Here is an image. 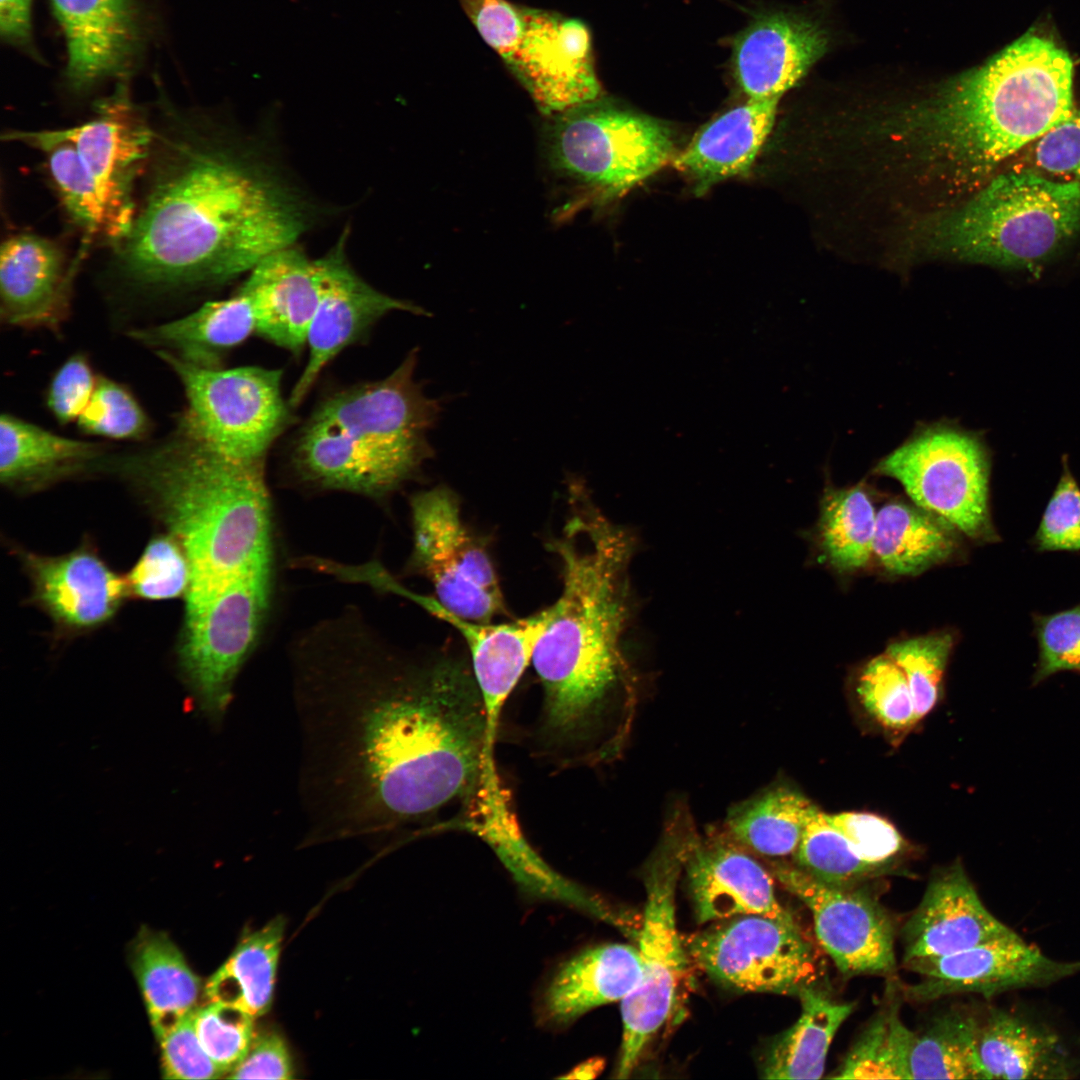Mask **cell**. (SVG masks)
<instances>
[{"label": "cell", "instance_id": "6da1fadb", "mask_svg": "<svg viewBox=\"0 0 1080 1080\" xmlns=\"http://www.w3.org/2000/svg\"><path fill=\"white\" fill-rule=\"evenodd\" d=\"M367 664L311 673L297 686L312 840L373 835L432 816L474 794L489 767L488 714L466 663Z\"/></svg>", "mask_w": 1080, "mask_h": 1080}, {"label": "cell", "instance_id": "7a4b0ae2", "mask_svg": "<svg viewBox=\"0 0 1080 1080\" xmlns=\"http://www.w3.org/2000/svg\"><path fill=\"white\" fill-rule=\"evenodd\" d=\"M152 122L143 192L111 247L122 280L156 291L216 285L249 272L304 231L298 199L205 116L167 108Z\"/></svg>", "mask_w": 1080, "mask_h": 1080}, {"label": "cell", "instance_id": "3957f363", "mask_svg": "<svg viewBox=\"0 0 1080 1080\" xmlns=\"http://www.w3.org/2000/svg\"><path fill=\"white\" fill-rule=\"evenodd\" d=\"M570 514L548 543L562 588L534 650L543 689L544 743L567 761H598L625 737L634 681L623 651L631 618L628 568L634 540L605 517L583 485L569 487ZM627 727V726H626Z\"/></svg>", "mask_w": 1080, "mask_h": 1080}, {"label": "cell", "instance_id": "277c9868", "mask_svg": "<svg viewBox=\"0 0 1080 1080\" xmlns=\"http://www.w3.org/2000/svg\"><path fill=\"white\" fill-rule=\"evenodd\" d=\"M1073 75L1065 49L1027 32L867 130L884 149L887 168L935 189L953 207L1073 111Z\"/></svg>", "mask_w": 1080, "mask_h": 1080}, {"label": "cell", "instance_id": "5b68a950", "mask_svg": "<svg viewBox=\"0 0 1080 1080\" xmlns=\"http://www.w3.org/2000/svg\"><path fill=\"white\" fill-rule=\"evenodd\" d=\"M121 466L150 497L190 564L187 612L228 588L271 576L264 462L228 458L178 432Z\"/></svg>", "mask_w": 1080, "mask_h": 1080}, {"label": "cell", "instance_id": "8992f818", "mask_svg": "<svg viewBox=\"0 0 1080 1080\" xmlns=\"http://www.w3.org/2000/svg\"><path fill=\"white\" fill-rule=\"evenodd\" d=\"M417 350L389 376L336 392L300 432L294 462L318 486L382 496L433 455L427 434L440 402L414 381Z\"/></svg>", "mask_w": 1080, "mask_h": 1080}, {"label": "cell", "instance_id": "52a82bcc", "mask_svg": "<svg viewBox=\"0 0 1080 1080\" xmlns=\"http://www.w3.org/2000/svg\"><path fill=\"white\" fill-rule=\"evenodd\" d=\"M1080 231V187L1010 168L958 205L915 219L909 256L1039 267Z\"/></svg>", "mask_w": 1080, "mask_h": 1080}, {"label": "cell", "instance_id": "ba28073f", "mask_svg": "<svg viewBox=\"0 0 1080 1080\" xmlns=\"http://www.w3.org/2000/svg\"><path fill=\"white\" fill-rule=\"evenodd\" d=\"M547 117L599 99L591 36L578 19L509 0H458Z\"/></svg>", "mask_w": 1080, "mask_h": 1080}, {"label": "cell", "instance_id": "9c48e42d", "mask_svg": "<svg viewBox=\"0 0 1080 1080\" xmlns=\"http://www.w3.org/2000/svg\"><path fill=\"white\" fill-rule=\"evenodd\" d=\"M545 157L564 183L618 197L676 157L663 122L599 99L549 117Z\"/></svg>", "mask_w": 1080, "mask_h": 1080}, {"label": "cell", "instance_id": "30bf717a", "mask_svg": "<svg viewBox=\"0 0 1080 1080\" xmlns=\"http://www.w3.org/2000/svg\"><path fill=\"white\" fill-rule=\"evenodd\" d=\"M693 831L688 815L676 813L646 867V902L637 936L641 972L635 988L621 1001L617 1078L630 1076L675 1006L687 960L677 930L675 896Z\"/></svg>", "mask_w": 1080, "mask_h": 1080}, {"label": "cell", "instance_id": "8fae6325", "mask_svg": "<svg viewBox=\"0 0 1080 1080\" xmlns=\"http://www.w3.org/2000/svg\"><path fill=\"white\" fill-rule=\"evenodd\" d=\"M174 371L187 406L179 432L228 458L264 462L290 421L278 369L204 368L158 352Z\"/></svg>", "mask_w": 1080, "mask_h": 1080}, {"label": "cell", "instance_id": "7c38bea8", "mask_svg": "<svg viewBox=\"0 0 1080 1080\" xmlns=\"http://www.w3.org/2000/svg\"><path fill=\"white\" fill-rule=\"evenodd\" d=\"M875 472L897 480L914 504L972 540H999L988 505L989 463L974 436L926 429L883 458Z\"/></svg>", "mask_w": 1080, "mask_h": 1080}, {"label": "cell", "instance_id": "4fadbf2b", "mask_svg": "<svg viewBox=\"0 0 1080 1080\" xmlns=\"http://www.w3.org/2000/svg\"><path fill=\"white\" fill-rule=\"evenodd\" d=\"M683 943L700 970L739 991L798 996L819 979L816 951L798 924L737 916L717 921Z\"/></svg>", "mask_w": 1080, "mask_h": 1080}, {"label": "cell", "instance_id": "5bb4252c", "mask_svg": "<svg viewBox=\"0 0 1080 1080\" xmlns=\"http://www.w3.org/2000/svg\"><path fill=\"white\" fill-rule=\"evenodd\" d=\"M411 563L431 582L437 600L453 613L490 623L505 612L495 567L486 548L465 525L459 499L446 486L411 500Z\"/></svg>", "mask_w": 1080, "mask_h": 1080}, {"label": "cell", "instance_id": "9a60e30c", "mask_svg": "<svg viewBox=\"0 0 1080 1080\" xmlns=\"http://www.w3.org/2000/svg\"><path fill=\"white\" fill-rule=\"evenodd\" d=\"M270 581L233 586L185 620L179 649L184 678L200 710L220 722L236 676L252 650L269 601Z\"/></svg>", "mask_w": 1080, "mask_h": 1080}, {"label": "cell", "instance_id": "2e32d148", "mask_svg": "<svg viewBox=\"0 0 1080 1080\" xmlns=\"http://www.w3.org/2000/svg\"><path fill=\"white\" fill-rule=\"evenodd\" d=\"M76 148L99 195L106 224L105 243L116 245L130 230L152 144V122L120 86L97 105L88 121L55 129Z\"/></svg>", "mask_w": 1080, "mask_h": 1080}, {"label": "cell", "instance_id": "e0dca14e", "mask_svg": "<svg viewBox=\"0 0 1080 1080\" xmlns=\"http://www.w3.org/2000/svg\"><path fill=\"white\" fill-rule=\"evenodd\" d=\"M770 863L772 876L809 909L819 944L842 974L882 975L895 969L893 925L870 894L823 882L784 859Z\"/></svg>", "mask_w": 1080, "mask_h": 1080}, {"label": "cell", "instance_id": "ac0fdd59", "mask_svg": "<svg viewBox=\"0 0 1080 1080\" xmlns=\"http://www.w3.org/2000/svg\"><path fill=\"white\" fill-rule=\"evenodd\" d=\"M921 976L905 989L908 999L925 1002L959 993L984 997L1013 989L1044 986L1080 972V961H1056L1018 934L987 941L940 957L905 962Z\"/></svg>", "mask_w": 1080, "mask_h": 1080}, {"label": "cell", "instance_id": "d6986e66", "mask_svg": "<svg viewBox=\"0 0 1080 1080\" xmlns=\"http://www.w3.org/2000/svg\"><path fill=\"white\" fill-rule=\"evenodd\" d=\"M344 241L345 237L316 259L320 299L307 335V363L288 400L291 408L304 400L327 364L383 316L395 310L429 315L421 307L384 294L363 280L346 258Z\"/></svg>", "mask_w": 1080, "mask_h": 1080}, {"label": "cell", "instance_id": "ffe728a7", "mask_svg": "<svg viewBox=\"0 0 1080 1080\" xmlns=\"http://www.w3.org/2000/svg\"><path fill=\"white\" fill-rule=\"evenodd\" d=\"M691 835L684 856L689 892L699 923L760 915L798 924L778 901L773 876L729 838Z\"/></svg>", "mask_w": 1080, "mask_h": 1080}, {"label": "cell", "instance_id": "44dd1931", "mask_svg": "<svg viewBox=\"0 0 1080 1080\" xmlns=\"http://www.w3.org/2000/svg\"><path fill=\"white\" fill-rule=\"evenodd\" d=\"M78 265L67 262L55 240L32 232L10 235L0 251L2 321L58 331L70 311Z\"/></svg>", "mask_w": 1080, "mask_h": 1080}, {"label": "cell", "instance_id": "7402d4cb", "mask_svg": "<svg viewBox=\"0 0 1080 1080\" xmlns=\"http://www.w3.org/2000/svg\"><path fill=\"white\" fill-rule=\"evenodd\" d=\"M983 904L961 863L936 873L902 929L904 963L1015 936Z\"/></svg>", "mask_w": 1080, "mask_h": 1080}, {"label": "cell", "instance_id": "603a6c76", "mask_svg": "<svg viewBox=\"0 0 1080 1080\" xmlns=\"http://www.w3.org/2000/svg\"><path fill=\"white\" fill-rule=\"evenodd\" d=\"M64 31L66 80L76 93L127 72L141 41L134 0H51Z\"/></svg>", "mask_w": 1080, "mask_h": 1080}, {"label": "cell", "instance_id": "cb8c5ba5", "mask_svg": "<svg viewBox=\"0 0 1080 1080\" xmlns=\"http://www.w3.org/2000/svg\"><path fill=\"white\" fill-rule=\"evenodd\" d=\"M827 42L824 30L805 17L759 15L735 41L736 81L747 98L780 99L825 53Z\"/></svg>", "mask_w": 1080, "mask_h": 1080}, {"label": "cell", "instance_id": "d4e9b609", "mask_svg": "<svg viewBox=\"0 0 1080 1080\" xmlns=\"http://www.w3.org/2000/svg\"><path fill=\"white\" fill-rule=\"evenodd\" d=\"M24 560L34 599L58 625L69 630L103 624L130 592L127 578L116 574L89 548L57 557L25 554Z\"/></svg>", "mask_w": 1080, "mask_h": 1080}, {"label": "cell", "instance_id": "484cf974", "mask_svg": "<svg viewBox=\"0 0 1080 1080\" xmlns=\"http://www.w3.org/2000/svg\"><path fill=\"white\" fill-rule=\"evenodd\" d=\"M406 594L431 614L450 624L465 641L471 667L495 736L502 708L526 667L532 663L537 642L551 618L548 607L509 623L492 624L461 617L437 599Z\"/></svg>", "mask_w": 1080, "mask_h": 1080}, {"label": "cell", "instance_id": "4316f807", "mask_svg": "<svg viewBox=\"0 0 1080 1080\" xmlns=\"http://www.w3.org/2000/svg\"><path fill=\"white\" fill-rule=\"evenodd\" d=\"M241 288L250 296L256 332L277 346L300 353L320 299L316 260L288 246L263 258Z\"/></svg>", "mask_w": 1080, "mask_h": 1080}, {"label": "cell", "instance_id": "83f0119b", "mask_svg": "<svg viewBox=\"0 0 1080 1080\" xmlns=\"http://www.w3.org/2000/svg\"><path fill=\"white\" fill-rule=\"evenodd\" d=\"M778 98H747L710 121L674 159L696 194L743 175L754 163L775 122Z\"/></svg>", "mask_w": 1080, "mask_h": 1080}, {"label": "cell", "instance_id": "f1b7e54d", "mask_svg": "<svg viewBox=\"0 0 1080 1080\" xmlns=\"http://www.w3.org/2000/svg\"><path fill=\"white\" fill-rule=\"evenodd\" d=\"M640 972L635 946L612 943L584 950L555 972L542 998L541 1017L546 1024L564 1026L596 1007L621 1002Z\"/></svg>", "mask_w": 1080, "mask_h": 1080}, {"label": "cell", "instance_id": "f546056e", "mask_svg": "<svg viewBox=\"0 0 1080 1080\" xmlns=\"http://www.w3.org/2000/svg\"><path fill=\"white\" fill-rule=\"evenodd\" d=\"M977 1050L987 1079H1070L1077 1064L1049 1027L991 1009L979 1022Z\"/></svg>", "mask_w": 1080, "mask_h": 1080}, {"label": "cell", "instance_id": "4dcf8cb0", "mask_svg": "<svg viewBox=\"0 0 1080 1080\" xmlns=\"http://www.w3.org/2000/svg\"><path fill=\"white\" fill-rule=\"evenodd\" d=\"M256 332L250 296L240 287L231 297L209 301L172 321L136 329L130 336L155 352L187 363L217 368L224 354Z\"/></svg>", "mask_w": 1080, "mask_h": 1080}, {"label": "cell", "instance_id": "1f68e13d", "mask_svg": "<svg viewBox=\"0 0 1080 1080\" xmlns=\"http://www.w3.org/2000/svg\"><path fill=\"white\" fill-rule=\"evenodd\" d=\"M130 963L159 1040L196 1009L200 979L166 934L148 928L139 931Z\"/></svg>", "mask_w": 1080, "mask_h": 1080}, {"label": "cell", "instance_id": "d6a6232c", "mask_svg": "<svg viewBox=\"0 0 1080 1080\" xmlns=\"http://www.w3.org/2000/svg\"><path fill=\"white\" fill-rule=\"evenodd\" d=\"M98 444L57 435L11 414L0 419V479L10 486L34 485L95 465Z\"/></svg>", "mask_w": 1080, "mask_h": 1080}, {"label": "cell", "instance_id": "836d02e7", "mask_svg": "<svg viewBox=\"0 0 1080 1080\" xmlns=\"http://www.w3.org/2000/svg\"><path fill=\"white\" fill-rule=\"evenodd\" d=\"M957 529L916 504L890 502L876 514L873 555L893 575H917L958 549Z\"/></svg>", "mask_w": 1080, "mask_h": 1080}, {"label": "cell", "instance_id": "e575fe53", "mask_svg": "<svg viewBox=\"0 0 1080 1080\" xmlns=\"http://www.w3.org/2000/svg\"><path fill=\"white\" fill-rule=\"evenodd\" d=\"M798 997L797 1021L770 1047L762 1077L767 1079H820L835 1034L855 1008L854 1002H838L814 987Z\"/></svg>", "mask_w": 1080, "mask_h": 1080}, {"label": "cell", "instance_id": "d590c367", "mask_svg": "<svg viewBox=\"0 0 1080 1080\" xmlns=\"http://www.w3.org/2000/svg\"><path fill=\"white\" fill-rule=\"evenodd\" d=\"M815 804L786 786L769 789L733 808L726 819L728 838L746 851L770 860L794 855Z\"/></svg>", "mask_w": 1080, "mask_h": 1080}, {"label": "cell", "instance_id": "8d00e7d4", "mask_svg": "<svg viewBox=\"0 0 1080 1080\" xmlns=\"http://www.w3.org/2000/svg\"><path fill=\"white\" fill-rule=\"evenodd\" d=\"M285 920L278 916L245 935L226 962L210 977L205 994L210 1002L244 1009L254 1017L271 1007Z\"/></svg>", "mask_w": 1080, "mask_h": 1080}, {"label": "cell", "instance_id": "74e56055", "mask_svg": "<svg viewBox=\"0 0 1080 1080\" xmlns=\"http://www.w3.org/2000/svg\"><path fill=\"white\" fill-rule=\"evenodd\" d=\"M41 152L47 163L57 196L72 223L82 232L84 243L106 239L103 207L95 185L85 170L75 146L55 129L9 130L2 135Z\"/></svg>", "mask_w": 1080, "mask_h": 1080}, {"label": "cell", "instance_id": "f35d334b", "mask_svg": "<svg viewBox=\"0 0 1080 1080\" xmlns=\"http://www.w3.org/2000/svg\"><path fill=\"white\" fill-rule=\"evenodd\" d=\"M876 512L866 493L855 486L827 489L818 523L819 546L832 567L852 572L865 567L873 555Z\"/></svg>", "mask_w": 1080, "mask_h": 1080}, {"label": "cell", "instance_id": "ab89813d", "mask_svg": "<svg viewBox=\"0 0 1080 1080\" xmlns=\"http://www.w3.org/2000/svg\"><path fill=\"white\" fill-rule=\"evenodd\" d=\"M978 1026L974 1016L950 1011L916 1033L911 1079H987L977 1050Z\"/></svg>", "mask_w": 1080, "mask_h": 1080}, {"label": "cell", "instance_id": "60d3db41", "mask_svg": "<svg viewBox=\"0 0 1080 1080\" xmlns=\"http://www.w3.org/2000/svg\"><path fill=\"white\" fill-rule=\"evenodd\" d=\"M915 1035L902 1022L899 1005L890 1003L870 1020L829 1078L910 1080Z\"/></svg>", "mask_w": 1080, "mask_h": 1080}, {"label": "cell", "instance_id": "b9f144b4", "mask_svg": "<svg viewBox=\"0 0 1080 1080\" xmlns=\"http://www.w3.org/2000/svg\"><path fill=\"white\" fill-rule=\"evenodd\" d=\"M793 859V863L808 874L833 885L855 886L880 874L858 856L845 836L816 805Z\"/></svg>", "mask_w": 1080, "mask_h": 1080}, {"label": "cell", "instance_id": "7bdbcfd3", "mask_svg": "<svg viewBox=\"0 0 1080 1080\" xmlns=\"http://www.w3.org/2000/svg\"><path fill=\"white\" fill-rule=\"evenodd\" d=\"M954 644L949 632H934L891 643L886 652L903 671L914 702L917 723L939 701L945 669Z\"/></svg>", "mask_w": 1080, "mask_h": 1080}, {"label": "cell", "instance_id": "ee69618b", "mask_svg": "<svg viewBox=\"0 0 1080 1080\" xmlns=\"http://www.w3.org/2000/svg\"><path fill=\"white\" fill-rule=\"evenodd\" d=\"M856 692L866 713L889 732L904 733L917 723L907 679L887 653L866 663L858 676Z\"/></svg>", "mask_w": 1080, "mask_h": 1080}, {"label": "cell", "instance_id": "f6af8a7d", "mask_svg": "<svg viewBox=\"0 0 1080 1080\" xmlns=\"http://www.w3.org/2000/svg\"><path fill=\"white\" fill-rule=\"evenodd\" d=\"M254 1016L222 1002H210L193 1012V1023L204 1050L225 1073L244 1059L255 1036Z\"/></svg>", "mask_w": 1080, "mask_h": 1080}, {"label": "cell", "instance_id": "bcb514c9", "mask_svg": "<svg viewBox=\"0 0 1080 1080\" xmlns=\"http://www.w3.org/2000/svg\"><path fill=\"white\" fill-rule=\"evenodd\" d=\"M77 423L88 435L118 440L140 439L150 429L149 419L132 393L106 377L97 378Z\"/></svg>", "mask_w": 1080, "mask_h": 1080}, {"label": "cell", "instance_id": "7dc6e473", "mask_svg": "<svg viewBox=\"0 0 1080 1080\" xmlns=\"http://www.w3.org/2000/svg\"><path fill=\"white\" fill-rule=\"evenodd\" d=\"M129 590L146 600H167L186 594L188 557L173 535L153 538L127 577Z\"/></svg>", "mask_w": 1080, "mask_h": 1080}, {"label": "cell", "instance_id": "c3c4849f", "mask_svg": "<svg viewBox=\"0 0 1080 1080\" xmlns=\"http://www.w3.org/2000/svg\"><path fill=\"white\" fill-rule=\"evenodd\" d=\"M1012 168L1080 187V109L1025 147Z\"/></svg>", "mask_w": 1080, "mask_h": 1080}, {"label": "cell", "instance_id": "681fc988", "mask_svg": "<svg viewBox=\"0 0 1080 1080\" xmlns=\"http://www.w3.org/2000/svg\"><path fill=\"white\" fill-rule=\"evenodd\" d=\"M828 821L849 841L858 856L883 872L905 848V841L887 819L868 812L826 813Z\"/></svg>", "mask_w": 1080, "mask_h": 1080}, {"label": "cell", "instance_id": "f907efd6", "mask_svg": "<svg viewBox=\"0 0 1080 1080\" xmlns=\"http://www.w3.org/2000/svg\"><path fill=\"white\" fill-rule=\"evenodd\" d=\"M1039 661L1034 683L1067 670H1080V605L1036 623Z\"/></svg>", "mask_w": 1080, "mask_h": 1080}, {"label": "cell", "instance_id": "816d5d0a", "mask_svg": "<svg viewBox=\"0 0 1080 1080\" xmlns=\"http://www.w3.org/2000/svg\"><path fill=\"white\" fill-rule=\"evenodd\" d=\"M1035 544L1040 551L1080 549V490L1066 466L1044 512Z\"/></svg>", "mask_w": 1080, "mask_h": 1080}, {"label": "cell", "instance_id": "f5cc1de1", "mask_svg": "<svg viewBox=\"0 0 1080 1080\" xmlns=\"http://www.w3.org/2000/svg\"><path fill=\"white\" fill-rule=\"evenodd\" d=\"M193 1012L159 1039L164 1078L215 1079L224 1075L199 1041Z\"/></svg>", "mask_w": 1080, "mask_h": 1080}, {"label": "cell", "instance_id": "db71d44e", "mask_svg": "<svg viewBox=\"0 0 1080 1080\" xmlns=\"http://www.w3.org/2000/svg\"><path fill=\"white\" fill-rule=\"evenodd\" d=\"M97 379L89 360L77 353L68 358L54 374L48 387L47 407L62 425L78 420L90 401Z\"/></svg>", "mask_w": 1080, "mask_h": 1080}, {"label": "cell", "instance_id": "11a10c76", "mask_svg": "<svg viewBox=\"0 0 1080 1080\" xmlns=\"http://www.w3.org/2000/svg\"><path fill=\"white\" fill-rule=\"evenodd\" d=\"M232 1079L294 1078L292 1061L284 1040L276 1032L255 1035L242 1062L227 1076Z\"/></svg>", "mask_w": 1080, "mask_h": 1080}, {"label": "cell", "instance_id": "9f6ffc18", "mask_svg": "<svg viewBox=\"0 0 1080 1080\" xmlns=\"http://www.w3.org/2000/svg\"><path fill=\"white\" fill-rule=\"evenodd\" d=\"M32 0H0V32L4 39L20 46L32 40Z\"/></svg>", "mask_w": 1080, "mask_h": 1080}, {"label": "cell", "instance_id": "6f0895ef", "mask_svg": "<svg viewBox=\"0 0 1080 1080\" xmlns=\"http://www.w3.org/2000/svg\"><path fill=\"white\" fill-rule=\"evenodd\" d=\"M603 1066L604 1062L602 1059H591L576 1067L570 1075L566 1076V1078H594L600 1073Z\"/></svg>", "mask_w": 1080, "mask_h": 1080}]
</instances>
